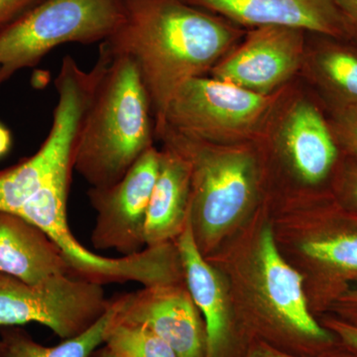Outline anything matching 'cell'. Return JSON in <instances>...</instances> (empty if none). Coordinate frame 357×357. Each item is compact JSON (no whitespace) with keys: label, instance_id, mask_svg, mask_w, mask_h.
Returning <instances> with one entry per match:
<instances>
[{"label":"cell","instance_id":"obj_1","mask_svg":"<svg viewBox=\"0 0 357 357\" xmlns=\"http://www.w3.org/2000/svg\"><path fill=\"white\" fill-rule=\"evenodd\" d=\"M121 24L100 43L132 59L155 123L181 86L206 76L241 41L236 25L184 0H123Z\"/></svg>","mask_w":357,"mask_h":357},{"label":"cell","instance_id":"obj_2","mask_svg":"<svg viewBox=\"0 0 357 357\" xmlns=\"http://www.w3.org/2000/svg\"><path fill=\"white\" fill-rule=\"evenodd\" d=\"M96 77L73 148V166L91 187L114 184L153 147L151 103L132 59L103 45Z\"/></svg>","mask_w":357,"mask_h":357},{"label":"cell","instance_id":"obj_3","mask_svg":"<svg viewBox=\"0 0 357 357\" xmlns=\"http://www.w3.org/2000/svg\"><path fill=\"white\" fill-rule=\"evenodd\" d=\"M155 136L182 155L189 166V218L202 252L238 220L255 197L257 165L253 142L211 144L167 126L157 128Z\"/></svg>","mask_w":357,"mask_h":357},{"label":"cell","instance_id":"obj_4","mask_svg":"<svg viewBox=\"0 0 357 357\" xmlns=\"http://www.w3.org/2000/svg\"><path fill=\"white\" fill-rule=\"evenodd\" d=\"M73 171L62 169L53 176L17 211L44 230L55 241L75 274L105 286L136 282L144 287L175 283L182 270L177 248H146L136 255L119 258L96 255L74 236L67 220V201Z\"/></svg>","mask_w":357,"mask_h":357},{"label":"cell","instance_id":"obj_5","mask_svg":"<svg viewBox=\"0 0 357 357\" xmlns=\"http://www.w3.org/2000/svg\"><path fill=\"white\" fill-rule=\"evenodd\" d=\"M286 86L261 95L213 77H195L176 91L155 130L167 126L211 144L255 142L266 130Z\"/></svg>","mask_w":357,"mask_h":357},{"label":"cell","instance_id":"obj_6","mask_svg":"<svg viewBox=\"0 0 357 357\" xmlns=\"http://www.w3.org/2000/svg\"><path fill=\"white\" fill-rule=\"evenodd\" d=\"M123 15V0H43L0 31V86L61 45L107 41Z\"/></svg>","mask_w":357,"mask_h":357},{"label":"cell","instance_id":"obj_7","mask_svg":"<svg viewBox=\"0 0 357 357\" xmlns=\"http://www.w3.org/2000/svg\"><path fill=\"white\" fill-rule=\"evenodd\" d=\"M110 303L103 285L77 275L26 283L0 274V328L38 323L69 340L95 326Z\"/></svg>","mask_w":357,"mask_h":357},{"label":"cell","instance_id":"obj_8","mask_svg":"<svg viewBox=\"0 0 357 357\" xmlns=\"http://www.w3.org/2000/svg\"><path fill=\"white\" fill-rule=\"evenodd\" d=\"M160 170V150L151 147L114 184L89 188L96 211L91 241L100 250L136 255L146 248L144 229L148 204Z\"/></svg>","mask_w":357,"mask_h":357},{"label":"cell","instance_id":"obj_9","mask_svg":"<svg viewBox=\"0 0 357 357\" xmlns=\"http://www.w3.org/2000/svg\"><path fill=\"white\" fill-rule=\"evenodd\" d=\"M306 31L287 26L252 28L211 70V77L261 95L285 88L302 70Z\"/></svg>","mask_w":357,"mask_h":357},{"label":"cell","instance_id":"obj_10","mask_svg":"<svg viewBox=\"0 0 357 357\" xmlns=\"http://www.w3.org/2000/svg\"><path fill=\"white\" fill-rule=\"evenodd\" d=\"M258 272L277 330L292 344L302 347L305 356H319L340 342L310 312L302 276L283 259L269 227L260 236Z\"/></svg>","mask_w":357,"mask_h":357},{"label":"cell","instance_id":"obj_11","mask_svg":"<svg viewBox=\"0 0 357 357\" xmlns=\"http://www.w3.org/2000/svg\"><path fill=\"white\" fill-rule=\"evenodd\" d=\"M288 96L286 91L264 134L272 136L275 146L301 181L318 185L337 163V141L314 102L305 96Z\"/></svg>","mask_w":357,"mask_h":357},{"label":"cell","instance_id":"obj_12","mask_svg":"<svg viewBox=\"0 0 357 357\" xmlns=\"http://www.w3.org/2000/svg\"><path fill=\"white\" fill-rule=\"evenodd\" d=\"M112 300L115 318L146 326L178 357H206V326L189 291L174 283L160 284Z\"/></svg>","mask_w":357,"mask_h":357},{"label":"cell","instance_id":"obj_13","mask_svg":"<svg viewBox=\"0 0 357 357\" xmlns=\"http://www.w3.org/2000/svg\"><path fill=\"white\" fill-rule=\"evenodd\" d=\"M234 25L287 26L333 39L347 37L333 0H184Z\"/></svg>","mask_w":357,"mask_h":357},{"label":"cell","instance_id":"obj_14","mask_svg":"<svg viewBox=\"0 0 357 357\" xmlns=\"http://www.w3.org/2000/svg\"><path fill=\"white\" fill-rule=\"evenodd\" d=\"M178 258L188 291L203 314L206 333V357H232L234 335L222 284L195 239L191 222L177 238Z\"/></svg>","mask_w":357,"mask_h":357},{"label":"cell","instance_id":"obj_15","mask_svg":"<svg viewBox=\"0 0 357 357\" xmlns=\"http://www.w3.org/2000/svg\"><path fill=\"white\" fill-rule=\"evenodd\" d=\"M0 274L26 283L57 275H76L64 253L43 229L10 211H0Z\"/></svg>","mask_w":357,"mask_h":357},{"label":"cell","instance_id":"obj_16","mask_svg":"<svg viewBox=\"0 0 357 357\" xmlns=\"http://www.w3.org/2000/svg\"><path fill=\"white\" fill-rule=\"evenodd\" d=\"M190 191L187 161L172 147L163 144L145 220L146 248L166 245L170 239L180 236L189 222Z\"/></svg>","mask_w":357,"mask_h":357},{"label":"cell","instance_id":"obj_17","mask_svg":"<svg viewBox=\"0 0 357 357\" xmlns=\"http://www.w3.org/2000/svg\"><path fill=\"white\" fill-rule=\"evenodd\" d=\"M302 70L335 107L357 109V49L328 41L307 47Z\"/></svg>","mask_w":357,"mask_h":357},{"label":"cell","instance_id":"obj_18","mask_svg":"<svg viewBox=\"0 0 357 357\" xmlns=\"http://www.w3.org/2000/svg\"><path fill=\"white\" fill-rule=\"evenodd\" d=\"M102 318L86 333L63 340L55 347L37 342L21 326L0 328V357H89L103 344L105 333L115 314L114 300Z\"/></svg>","mask_w":357,"mask_h":357},{"label":"cell","instance_id":"obj_19","mask_svg":"<svg viewBox=\"0 0 357 357\" xmlns=\"http://www.w3.org/2000/svg\"><path fill=\"white\" fill-rule=\"evenodd\" d=\"M302 250L323 268L330 280L342 284L344 293L349 281L357 282V218H352V225L333 227L305 241Z\"/></svg>","mask_w":357,"mask_h":357},{"label":"cell","instance_id":"obj_20","mask_svg":"<svg viewBox=\"0 0 357 357\" xmlns=\"http://www.w3.org/2000/svg\"><path fill=\"white\" fill-rule=\"evenodd\" d=\"M56 157L41 146L29 158L0 171V211L17 213L55 170Z\"/></svg>","mask_w":357,"mask_h":357},{"label":"cell","instance_id":"obj_21","mask_svg":"<svg viewBox=\"0 0 357 357\" xmlns=\"http://www.w3.org/2000/svg\"><path fill=\"white\" fill-rule=\"evenodd\" d=\"M103 345L114 357H178L166 342L144 326L112 319Z\"/></svg>","mask_w":357,"mask_h":357},{"label":"cell","instance_id":"obj_22","mask_svg":"<svg viewBox=\"0 0 357 357\" xmlns=\"http://www.w3.org/2000/svg\"><path fill=\"white\" fill-rule=\"evenodd\" d=\"M330 126L337 145L357 160V109L335 107Z\"/></svg>","mask_w":357,"mask_h":357},{"label":"cell","instance_id":"obj_23","mask_svg":"<svg viewBox=\"0 0 357 357\" xmlns=\"http://www.w3.org/2000/svg\"><path fill=\"white\" fill-rule=\"evenodd\" d=\"M244 357H357V351L349 345L340 342L333 349L319 356H301L282 351L263 340H255L249 344L248 351Z\"/></svg>","mask_w":357,"mask_h":357},{"label":"cell","instance_id":"obj_24","mask_svg":"<svg viewBox=\"0 0 357 357\" xmlns=\"http://www.w3.org/2000/svg\"><path fill=\"white\" fill-rule=\"evenodd\" d=\"M43 0H0V31L20 20Z\"/></svg>","mask_w":357,"mask_h":357},{"label":"cell","instance_id":"obj_25","mask_svg":"<svg viewBox=\"0 0 357 357\" xmlns=\"http://www.w3.org/2000/svg\"><path fill=\"white\" fill-rule=\"evenodd\" d=\"M325 328L337 335L338 340L357 351V324L349 323L340 318L328 319Z\"/></svg>","mask_w":357,"mask_h":357},{"label":"cell","instance_id":"obj_26","mask_svg":"<svg viewBox=\"0 0 357 357\" xmlns=\"http://www.w3.org/2000/svg\"><path fill=\"white\" fill-rule=\"evenodd\" d=\"M347 36L357 37V0H333Z\"/></svg>","mask_w":357,"mask_h":357},{"label":"cell","instance_id":"obj_27","mask_svg":"<svg viewBox=\"0 0 357 357\" xmlns=\"http://www.w3.org/2000/svg\"><path fill=\"white\" fill-rule=\"evenodd\" d=\"M337 310L342 319L349 323L357 324V282L337 299Z\"/></svg>","mask_w":357,"mask_h":357},{"label":"cell","instance_id":"obj_28","mask_svg":"<svg viewBox=\"0 0 357 357\" xmlns=\"http://www.w3.org/2000/svg\"><path fill=\"white\" fill-rule=\"evenodd\" d=\"M342 195L345 202L357 210V166H352L344 171Z\"/></svg>","mask_w":357,"mask_h":357},{"label":"cell","instance_id":"obj_29","mask_svg":"<svg viewBox=\"0 0 357 357\" xmlns=\"http://www.w3.org/2000/svg\"><path fill=\"white\" fill-rule=\"evenodd\" d=\"M13 144L10 131L3 124L0 123V157L6 155Z\"/></svg>","mask_w":357,"mask_h":357},{"label":"cell","instance_id":"obj_30","mask_svg":"<svg viewBox=\"0 0 357 357\" xmlns=\"http://www.w3.org/2000/svg\"><path fill=\"white\" fill-rule=\"evenodd\" d=\"M89 357H114L112 356V352L105 347V345H100V347L96 349Z\"/></svg>","mask_w":357,"mask_h":357}]
</instances>
